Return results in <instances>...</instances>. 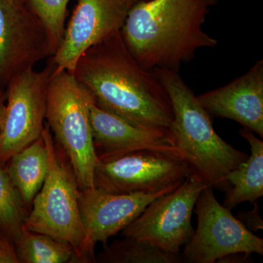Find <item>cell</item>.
I'll use <instances>...</instances> for the list:
<instances>
[{"label":"cell","instance_id":"cell-1","mask_svg":"<svg viewBox=\"0 0 263 263\" xmlns=\"http://www.w3.org/2000/svg\"><path fill=\"white\" fill-rule=\"evenodd\" d=\"M72 75L100 108L138 127L171 129L174 114L168 93L153 71L136 61L120 30L85 52Z\"/></svg>","mask_w":263,"mask_h":263},{"label":"cell","instance_id":"cell-2","mask_svg":"<svg viewBox=\"0 0 263 263\" xmlns=\"http://www.w3.org/2000/svg\"><path fill=\"white\" fill-rule=\"evenodd\" d=\"M217 0H148L131 7L121 34L127 49L147 70L179 71L197 50L218 41L202 26Z\"/></svg>","mask_w":263,"mask_h":263},{"label":"cell","instance_id":"cell-3","mask_svg":"<svg viewBox=\"0 0 263 263\" xmlns=\"http://www.w3.org/2000/svg\"><path fill=\"white\" fill-rule=\"evenodd\" d=\"M152 71L171 99L174 114L171 131L175 145L187 164L189 176L227 191L230 187L227 175L243 164L249 155L216 133L210 115L178 70L155 68Z\"/></svg>","mask_w":263,"mask_h":263},{"label":"cell","instance_id":"cell-4","mask_svg":"<svg viewBox=\"0 0 263 263\" xmlns=\"http://www.w3.org/2000/svg\"><path fill=\"white\" fill-rule=\"evenodd\" d=\"M44 124L42 136L48 151L47 174L33 200L32 212L24 220V227L68 243L75 252L77 262H95L86 243L79 209L80 190L75 175L70 162H65L57 150L47 123Z\"/></svg>","mask_w":263,"mask_h":263},{"label":"cell","instance_id":"cell-5","mask_svg":"<svg viewBox=\"0 0 263 263\" xmlns=\"http://www.w3.org/2000/svg\"><path fill=\"white\" fill-rule=\"evenodd\" d=\"M91 93L67 71L51 76L48 86L46 119L63 148L79 190L95 187L98 159L93 143Z\"/></svg>","mask_w":263,"mask_h":263},{"label":"cell","instance_id":"cell-6","mask_svg":"<svg viewBox=\"0 0 263 263\" xmlns=\"http://www.w3.org/2000/svg\"><path fill=\"white\" fill-rule=\"evenodd\" d=\"M189 175L187 164L180 154L143 149L98 160L94 185L111 193H157L179 186Z\"/></svg>","mask_w":263,"mask_h":263},{"label":"cell","instance_id":"cell-7","mask_svg":"<svg viewBox=\"0 0 263 263\" xmlns=\"http://www.w3.org/2000/svg\"><path fill=\"white\" fill-rule=\"evenodd\" d=\"M214 187L204 188L197 198V228L184 245L185 262L215 263L229 254H263V240L216 198Z\"/></svg>","mask_w":263,"mask_h":263},{"label":"cell","instance_id":"cell-8","mask_svg":"<svg viewBox=\"0 0 263 263\" xmlns=\"http://www.w3.org/2000/svg\"><path fill=\"white\" fill-rule=\"evenodd\" d=\"M53 69L51 61L43 70L29 68L10 81L0 124V166L42 135Z\"/></svg>","mask_w":263,"mask_h":263},{"label":"cell","instance_id":"cell-9","mask_svg":"<svg viewBox=\"0 0 263 263\" xmlns=\"http://www.w3.org/2000/svg\"><path fill=\"white\" fill-rule=\"evenodd\" d=\"M207 184L189 176L174 191L156 198L122 231L124 237L144 240L159 249L179 254L193 238L192 216Z\"/></svg>","mask_w":263,"mask_h":263},{"label":"cell","instance_id":"cell-10","mask_svg":"<svg viewBox=\"0 0 263 263\" xmlns=\"http://www.w3.org/2000/svg\"><path fill=\"white\" fill-rule=\"evenodd\" d=\"M53 55L46 29L28 3L0 0V79L9 84Z\"/></svg>","mask_w":263,"mask_h":263},{"label":"cell","instance_id":"cell-11","mask_svg":"<svg viewBox=\"0 0 263 263\" xmlns=\"http://www.w3.org/2000/svg\"><path fill=\"white\" fill-rule=\"evenodd\" d=\"M130 8L127 0H79L62 42L52 56V76L64 70L73 74L85 52L120 30Z\"/></svg>","mask_w":263,"mask_h":263},{"label":"cell","instance_id":"cell-12","mask_svg":"<svg viewBox=\"0 0 263 263\" xmlns=\"http://www.w3.org/2000/svg\"><path fill=\"white\" fill-rule=\"evenodd\" d=\"M177 187L152 193H111L96 187L80 190L79 209L90 254L95 257L97 243L108 245L109 238L133 222L150 202Z\"/></svg>","mask_w":263,"mask_h":263},{"label":"cell","instance_id":"cell-13","mask_svg":"<svg viewBox=\"0 0 263 263\" xmlns=\"http://www.w3.org/2000/svg\"><path fill=\"white\" fill-rule=\"evenodd\" d=\"M90 121L98 160L143 149L166 151L181 155L171 129L138 127L95 103L90 108Z\"/></svg>","mask_w":263,"mask_h":263},{"label":"cell","instance_id":"cell-14","mask_svg":"<svg viewBox=\"0 0 263 263\" xmlns=\"http://www.w3.org/2000/svg\"><path fill=\"white\" fill-rule=\"evenodd\" d=\"M209 115L239 123L263 138V61L245 75L197 97Z\"/></svg>","mask_w":263,"mask_h":263},{"label":"cell","instance_id":"cell-15","mask_svg":"<svg viewBox=\"0 0 263 263\" xmlns=\"http://www.w3.org/2000/svg\"><path fill=\"white\" fill-rule=\"evenodd\" d=\"M239 133L250 145L251 155L226 176L230 187L222 205L230 210L242 202H254L263 196V141L247 128L243 127Z\"/></svg>","mask_w":263,"mask_h":263},{"label":"cell","instance_id":"cell-16","mask_svg":"<svg viewBox=\"0 0 263 263\" xmlns=\"http://www.w3.org/2000/svg\"><path fill=\"white\" fill-rule=\"evenodd\" d=\"M6 169L24 205H30L42 187L48 166L47 148L42 135L10 159Z\"/></svg>","mask_w":263,"mask_h":263},{"label":"cell","instance_id":"cell-17","mask_svg":"<svg viewBox=\"0 0 263 263\" xmlns=\"http://www.w3.org/2000/svg\"><path fill=\"white\" fill-rule=\"evenodd\" d=\"M18 262L65 263L76 260L73 249L68 243L23 226L14 242Z\"/></svg>","mask_w":263,"mask_h":263},{"label":"cell","instance_id":"cell-18","mask_svg":"<svg viewBox=\"0 0 263 263\" xmlns=\"http://www.w3.org/2000/svg\"><path fill=\"white\" fill-rule=\"evenodd\" d=\"M96 262L107 263H181L182 254H173L136 238L124 237L104 247Z\"/></svg>","mask_w":263,"mask_h":263},{"label":"cell","instance_id":"cell-19","mask_svg":"<svg viewBox=\"0 0 263 263\" xmlns=\"http://www.w3.org/2000/svg\"><path fill=\"white\" fill-rule=\"evenodd\" d=\"M24 205L6 170L0 167V231L13 243L24 226Z\"/></svg>","mask_w":263,"mask_h":263},{"label":"cell","instance_id":"cell-20","mask_svg":"<svg viewBox=\"0 0 263 263\" xmlns=\"http://www.w3.org/2000/svg\"><path fill=\"white\" fill-rule=\"evenodd\" d=\"M31 9L42 22L53 54L58 49L65 33L67 5L70 0H27Z\"/></svg>","mask_w":263,"mask_h":263},{"label":"cell","instance_id":"cell-21","mask_svg":"<svg viewBox=\"0 0 263 263\" xmlns=\"http://www.w3.org/2000/svg\"><path fill=\"white\" fill-rule=\"evenodd\" d=\"M0 263H18L12 240L0 231Z\"/></svg>","mask_w":263,"mask_h":263},{"label":"cell","instance_id":"cell-22","mask_svg":"<svg viewBox=\"0 0 263 263\" xmlns=\"http://www.w3.org/2000/svg\"><path fill=\"white\" fill-rule=\"evenodd\" d=\"M254 204L253 210L247 213H240V216H241V219L240 221L243 220L247 222V227L249 230H253V231H257L258 230L263 229L262 220L259 216L258 212V206L257 204Z\"/></svg>","mask_w":263,"mask_h":263},{"label":"cell","instance_id":"cell-23","mask_svg":"<svg viewBox=\"0 0 263 263\" xmlns=\"http://www.w3.org/2000/svg\"><path fill=\"white\" fill-rule=\"evenodd\" d=\"M252 254H251L238 252V253L231 254L226 256V257H221V259H218L217 262L232 263L252 262Z\"/></svg>","mask_w":263,"mask_h":263},{"label":"cell","instance_id":"cell-24","mask_svg":"<svg viewBox=\"0 0 263 263\" xmlns=\"http://www.w3.org/2000/svg\"><path fill=\"white\" fill-rule=\"evenodd\" d=\"M5 107L4 104L3 103V100H2L1 98H0V124H1L2 119H3V114H4Z\"/></svg>","mask_w":263,"mask_h":263},{"label":"cell","instance_id":"cell-25","mask_svg":"<svg viewBox=\"0 0 263 263\" xmlns=\"http://www.w3.org/2000/svg\"><path fill=\"white\" fill-rule=\"evenodd\" d=\"M143 1H148V0H127V3H129V5H130L131 7L133 6V5L136 4V3Z\"/></svg>","mask_w":263,"mask_h":263},{"label":"cell","instance_id":"cell-26","mask_svg":"<svg viewBox=\"0 0 263 263\" xmlns=\"http://www.w3.org/2000/svg\"><path fill=\"white\" fill-rule=\"evenodd\" d=\"M13 3H18V4H24V3H28L27 0H10Z\"/></svg>","mask_w":263,"mask_h":263}]
</instances>
